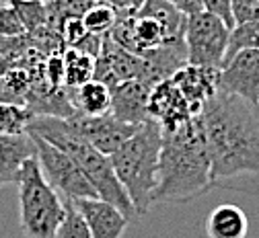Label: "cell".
Segmentation results:
<instances>
[{
	"label": "cell",
	"instance_id": "8",
	"mask_svg": "<svg viewBox=\"0 0 259 238\" xmlns=\"http://www.w3.org/2000/svg\"><path fill=\"white\" fill-rule=\"evenodd\" d=\"M66 121L78 135H82L91 146H95L105 156H111L127 138H132L136 129L140 127V125L119 121L111 113L97 115V117L72 113L70 117H66Z\"/></svg>",
	"mask_w": 259,
	"mask_h": 238
},
{
	"label": "cell",
	"instance_id": "37",
	"mask_svg": "<svg viewBox=\"0 0 259 238\" xmlns=\"http://www.w3.org/2000/svg\"><path fill=\"white\" fill-rule=\"evenodd\" d=\"M0 7H3V3H0Z\"/></svg>",
	"mask_w": 259,
	"mask_h": 238
},
{
	"label": "cell",
	"instance_id": "10",
	"mask_svg": "<svg viewBox=\"0 0 259 238\" xmlns=\"http://www.w3.org/2000/svg\"><path fill=\"white\" fill-rule=\"evenodd\" d=\"M200 115V113H198ZM148 117L160 125V129H175L196 117L189 103L183 99V94L177 90V86L171 82V78L160 80L152 86L148 97Z\"/></svg>",
	"mask_w": 259,
	"mask_h": 238
},
{
	"label": "cell",
	"instance_id": "33",
	"mask_svg": "<svg viewBox=\"0 0 259 238\" xmlns=\"http://www.w3.org/2000/svg\"><path fill=\"white\" fill-rule=\"evenodd\" d=\"M11 68H13V62H11L9 58H5L3 54H0V76H3L7 70H11Z\"/></svg>",
	"mask_w": 259,
	"mask_h": 238
},
{
	"label": "cell",
	"instance_id": "18",
	"mask_svg": "<svg viewBox=\"0 0 259 238\" xmlns=\"http://www.w3.org/2000/svg\"><path fill=\"white\" fill-rule=\"evenodd\" d=\"M64 60V88H78L95 76V60L91 54L68 47L62 56Z\"/></svg>",
	"mask_w": 259,
	"mask_h": 238
},
{
	"label": "cell",
	"instance_id": "1",
	"mask_svg": "<svg viewBox=\"0 0 259 238\" xmlns=\"http://www.w3.org/2000/svg\"><path fill=\"white\" fill-rule=\"evenodd\" d=\"M214 187L259 179V105L216 90L200 111Z\"/></svg>",
	"mask_w": 259,
	"mask_h": 238
},
{
	"label": "cell",
	"instance_id": "36",
	"mask_svg": "<svg viewBox=\"0 0 259 238\" xmlns=\"http://www.w3.org/2000/svg\"><path fill=\"white\" fill-rule=\"evenodd\" d=\"M257 105H259V99H257Z\"/></svg>",
	"mask_w": 259,
	"mask_h": 238
},
{
	"label": "cell",
	"instance_id": "4",
	"mask_svg": "<svg viewBox=\"0 0 259 238\" xmlns=\"http://www.w3.org/2000/svg\"><path fill=\"white\" fill-rule=\"evenodd\" d=\"M160 142H163V129L156 121L148 119L109 156L113 173L132 201L138 218L146 216L154 206L152 197L158 177Z\"/></svg>",
	"mask_w": 259,
	"mask_h": 238
},
{
	"label": "cell",
	"instance_id": "13",
	"mask_svg": "<svg viewBox=\"0 0 259 238\" xmlns=\"http://www.w3.org/2000/svg\"><path fill=\"white\" fill-rule=\"evenodd\" d=\"M152 86L142 80H125L111 90V115L119 121L142 125L148 121V97Z\"/></svg>",
	"mask_w": 259,
	"mask_h": 238
},
{
	"label": "cell",
	"instance_id": "31",
	"mask_svg": "<svg viewBox=\"0 0 259 238\" xmlns=\"http://www.w3.org/2000/svg\"><path fill=\"white\" fill-rule=\"evenodd\" d=\"M95 3H107L117 9V13H136L144 0H95Z\"/></svg>",
	"mask_w": 259,
	"mask_h": 238
},
{
	"label": "cell",
	"instance_id": "34",
	"mask_svg": "<svg viewBox=\"0 0 259 238\" xmlns=\"http://www.w3.org/2000/svg\"><path fill=\"white\" fill-rule=\"evenodd\" d=\"M33 3H39V5H52V3H56V0H33Z\"/></svg>",
	"mask_w": 259,
	"mask_h": 238
},
{
	"label": "cell",
	"instance_id": "22",
	"mask_svg": "<svg viewBox=\"0 0 259 238\" xmlns=\"http://www.w3.org/2000/svg\"><path fill=\"white\" fill-rule=\"evenodd\" d=\"M33 119L27 107L0 103V135H21L27 133V125Z\"/></svg>",
	"mask_w": 259,
	"mask_h": 238
},
{
	"label": "cell",
	"instance_id": "24",
	"mask_svg": "<svg viewBox=\"0 0 259 238\" xmlns=\"http://www.w3.org/2000/svg\"><path fill=\"white\" fill-rule=\"evenodd\" d=\"M13 7L17 9V13H19V17H21L27 33L41 31L44 25L50 19L48 7L46 5H39V3H33V0H15Z\"/></svg>",
	"mask_w": 259,
	"mask_h": 238
},
{
	"label": "cell",
	"instance_id": "26",
	"mask_svg": "<svg viewBox=\"0 0 259 238\" xmlns=\"http://www.w3.org/2000/svg\"><path fill=\"white\" fill-rule=\"evenodd\" d=\"M27 35L25 25L13 5L0 7V39H15Z\"/></svg>",
	"mask_w": 259,
	"mask_h": 238
},
{
	"label": "cell",
	"instance_id": "7",
	"mask_svg": "<svg viewBox=\"0 0 259 238\" xmlns=\"http://www.w3.org/2000/svg\"><path fill=\"white\" fill-rule=\"evenodd\" d=\"M35 146V158L39 162V168L48 183L60 193L62 199L66 201H76V199H87V197H97L93 185L89 179L82 175L78 164L58 146L50 144L48 140L39 138V135L29 133Z\"/></svg>",
	"mask_w": 259,
	"mask_h": 238
},
{
	"label": "cell",
	"instance_id": "23",
	"mask_svg": "<svg viewBox=\"0 0 259 238\" xmlns=\"http://www.w3.org/2000/svg\"><path fill=\"white\" fill-rule=\"evenodd\" d=\"M241 50H259V17L241 25H235L231 29V37H229V50H226V58L235 56Z\"/></svg>",
	"mask_w": 259,
	"mask_h": 238
},
{
	"label": "cell",
	"instance_id": "20",
	"mask_svg": "<svg viewBox=\"0 0 259 238\" xmlns=\"http://www.w3.org/2000/svg\"><path fill=\"white\" fill-rule=\"evenodd\" d=\"M31 90V70L13 66L0 76V103L27 107V97Z\"/></svg>",
	"mask_w": 259,
	"mask_h": 238
},
{
	"label": "cell",
	"instance_id": "2",
	"mask_svg": "<svg viewBox=\"0 0 259 238\" xmlns=\"http://www.w3.org/2000/svg\"><path fill=\"white\" fill-rule=\"evenodd\" d=\"M214 187L200 115L163 131L152 203H185Z\"/></svg>",
	"mask_w": 259,
	"mask_h": 238
},
{
	"label": "cell",
	"instance_id": "14",
	"mask_svg": "<svg viewBox=\"0 0 259 238\" xmlns=\"http://www.w3.org/2000/svg\"><path fill=\"white\" fill-rule=\"evenodd\" d=\"M31 156H35V146L29 133L0 135V185L17 183L23 162Z\"/></svg>",
	"mask_w": 259,
	"mask_h": 238
},
{
	"label": "cell",
	"instance_id": "16",
	"mask_svg": "<svg viewBox=\"0 0 259 238\" xmlns=\"http://www.w3.org/2000/svg\"><path fill=\"white\" fill-rule=\"evenodd\" d=\"M208 238H247L249 220L245 212L233 203H224L210 212L206 220Z\"/></svg>",
	"mask_w": 259,
	"mask_h": 238
},
{
	"label": "cell",
	"instance_id": "15",
	"mask_svg": "<svg viewBox=\"0 0 259 238\" xmlns=\"http://www.w3.org/2000/svg\"><path fill=\"white\" fill-rule=\"evenodd\" d=\"M68 99L74 113L91 117L111 113V88L99 80H89L78 88H68Z\"/></svg>",
	"mask_w": 259,
	"mask_h": 238
},
{
	"label": "cell",
	"instance_id": "32",
	"mask_svg": "<svg viewBox=\"0 0 259 238\" xmlns=\"http://www.w3.org/2000/svg\"><path fill=\"white\" fill-rule=\"evenodd\" d=\"M171 5H173L179 13H183L185 17L202 11V0H171Z\"/></svg>",
	"mask_w": 259,
	"mask_h": 238
},
{
	"label": "cell",
	"instance_id": "5",
	"mask_svg": "<svg viewBox=\"0 0 259 238\" xmlns=\"http://www.w3.org/2000/svg\"><path fill=\"white\" fill-rule=\"evenodd\" d=\"M17 187L19 226L25 238H56L66 214V199H62L60 193L48 183L35 156L23 162Z\"/></svg>",
	"mask_w": 259,
	"mask_h": 238
},
{
	"label": "cell",
	"instance_id": "19",
	"mask_svg": "<svg viewBox=\"0 0 259 238\" xmlns=\"http://www.w3.org/2000/svg\"><path fill=\"white\" fill-rule=\"evenodd\" d=\"M132 33H134L136 56H144L150 50H156L167 41H173L167 35V29L158 21H154L150 17H140L136 13H134V21H132Z\"/></svg>",
	"mask_w": 259,
	"mask_h": 238
},
{
	"label": "cell",
	"instance_id": "27",
	"mask_svg": "<svg viewBox=\"0 0 259 238\" xmlns=\"http://www.w3.org/2000/svg\"><path fill=\"white\" fill-rule=\"evenodd\" d=\"M60 37L68 47L78 45L87 37V29L82 25V19L80 17H64L62 25H60Z\"/></svg>",
	"mask_w": 259,
	"mask_h": 238
},
{
	"label": "cell",
	"instance_id": "35",
	"mask_svg": "<svg viewBox=\"0 0 259 238\" xmlns=\"http://www.w3.org/2000/svg\"><path fill=\"white\" fill-rule=\"evenodd\" d=\"M0 3H3V5H13L15 0H0Z\"/></svg>",
	"mask_w": 259,
	"mask_h": 238
},
{
	"label": "cell",
	"instance_id": "25",
	"mask_svg": "<svg viewBox=\"0 0 259 238\" xmlns=\"http://www.w3.org/2000/svg\"><path fill=\"white\" fill-rule=\"evenodd\" d=\"M56 238H91V232L72 201H66V214L56 232Z\"/></svg>",
	"mask_w": 259,
	"mask_h": 238
},
{
	"label": "cell",
	"instance_id": "12",
	"mask_svg": "<svg viewBox=\"0 0 259 238\" xmlns=\"http://www.w3.org/2000/svg\"><path fill=\"white\" fill-rule=\"evenodd\" d=\"M218 72L220 70H214V68L185 64L171 76V82L177 86L196 115L202 111L206 101L218 90Z\"/></svg>",
	"mask_w": 259,
	"mask_h": 238
},
{
	"label": "cell",
	"instance_id": "6",
	"mask_svg": "<svg viewBox=\"0 0 259 238\" xmlns=\"http://www.w3.org/2000/svg\"><path fill=\"white\" fill-rule=\"evenodd\" d=\"M231 27L218 17L200 11L185 19L183 43L187 52V64L220 70L226 50H229Z\"/></svg>",
	"mask_w": 259,
	"mask_h": 238
},
{
	"label": "cell",
	"instance_id": "9",
	"mask_svg": "<svg viewBox=\"0 0 259 238\" xmlns=\"http://www.w3.org/2000/svg\"><path fill=\"white\" fill-rule=\"evenodd\" d=\"M218 90L257 105L259 99V50H241L224 60L218 72Z\"/></svg>",
	"mask_w": 259,
	"mask_h": 238
},
{
	"label": "cell",
	"instance_id": "21",
	"mask_svg": "<svg viewBox=\"0 0 259 238\" xmlns=\"http://www.w3.org/2000/svg\"><path fill=\"white\" fill-rule=\"evenodd\" d=\"M117 9L107 5V3H93L82 15V25L87 29V33L91 35H97V37H105L107 33L113 29V25L117 23Z\"/></svg>",
	"mask_w": 259,
	"mask_h": 238
},
{
	"label": "cell",
	"instance_id": "3",
	"mask_svg": "<svg viewBox=\"0 0 259 238\" xmlns=\"http://www.w3.org/2000/svg\"><path fill=\"white\" fill-rule=\"evenodd\" d=\"M27 133L39 135V138H44L50 144L64 150L78 164L82 175L93 185L97 197L115 206L130 222L138 218L132 201H130L127 193L123 191V187L119 185V181L113 173L109 156L101 154L95 146H91L82 135H78L68 125L66 119L54 117V115H35L27 125Z\"/></svg>",
	"mask_w": 259,
	"mask_h": 238
},
{
	"label": "cell",
	"instance_id": "11",
	"mask_svg": "<svg viewBox=\"0 0 259 238\" xmlns=\"http://www.w3.org/2000/svg\"><path fill=\"white\" fill-rule=\"evenodd\" d=\"M76 210L80 212L91 238H121L130 220L111 203L99 197H87L72 201Z\"/></svg>",
	"mask_w": 259,
	"mask_h": 238
},
{
	"label": "cell",
	"instance_id": "29",
	"mask_svg": "<svg viewBox=\"0 0 259 238\" xmlns=\"http://www.w3.org/2000/svg\"><path fill=\"white\" fill-rule=\"evenodd\" d=\"M44 76L46 82L52 88H62L64 86V60L60 54H54L48 58L46 66H44Z\"/></svg>",
	"mask_w": 259,
	"mask_h": 238
},
{
	"label": "cell",
	"instance_id": "17",
	"mask_svg": "<svg viewBox=\"0 0 259 238\" xmlns=\"http://www.w3.org/2000/svg\"><path fill=\"white\" fill-rule=\"evenodd\" d=\"M136 15L150 17V19L158 21L167 29L169 39H183L187 17L171 5V0H144V3L140 5V9L136 11Z\"/></svg>",
	"mask_w": 259,
	"mask_h": 238
},
{
	"label": "cell",
	"instance_id": "30",
	"mask_svg": "<svg viewBox=\"0 0 259 238\" xmlns=\"http://www.w3.org/2000/svg\"><path fill=\"white\" fill-rule=\"evenodd\" d=\"M231 3H233V0H202V11L218 17L220 21H224L226 25L233 29L235 27V21H233Z\"/></svg>",
	"mask_w": 259,
	"mask_h": 238
},
{
	"label": "cell",
	"instance_id": "28",
	"mask_svg": "<svg viewBox=\"0 0 259 238\" xmlns=\"http://www.w3.org/2000/svg\"><path fill=\"white\" fill-rule=\"evenodd\" d=\"M235 25L253 21L259 17V0H233L231 3Z\"/></svg>",
	"mask_w": 259,
	"mask_h": 238
}]
</instances>
